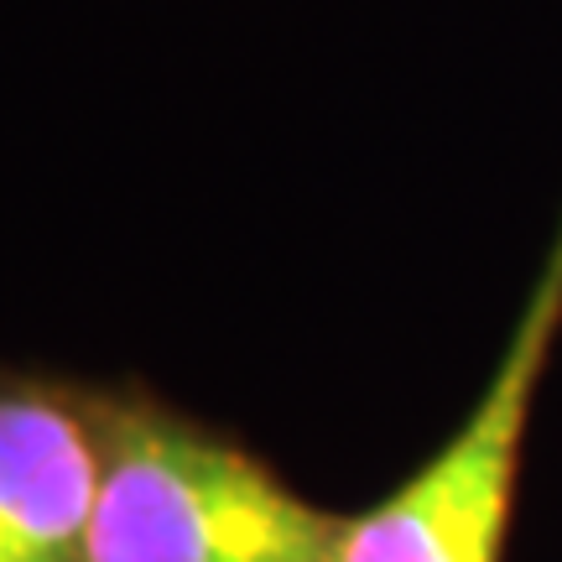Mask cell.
I'll use <instances>...</instances> for the list:
<instances>
[{
  "label": "cell",
  "instance_id": "6da1fadb",
  "mask_svg": "<svg viewBox=\"0 0 562 562\" xmlns=\"http://www.w3.org/2000/svg\"><path fill=\"white\" fill-rule=\"evenodd\" d=\"M100 495L83 562H334L344 516L146 381H94Z\"/></svg>",
  "mask_w": 562,
  "mask_h": 562
},
{
  "label": "cell",
  "instance_id": "7a4b0ae2",
  "mask_svg": "<svg viewBox=\"0 0 562 562\" xmlns=\"http://www.w3.org/2000/svg\"><path fill=\"white\" fill-rule=\"evenodd\" d=\"M562 339V214L469 417L381 501L344 516L334 562H505L531 406Z\"/></svg>",
  "mask_w": 562,
  "mask_h": 562
},
{
  "label": "cell",
  "instance_id": "3957f363",
  "mask_svg": "<svg viewBox=\"0 0 562 562\" xmlns=\"http://www.w3.org/2000/svg\"><path fill=\"white\" fill-rule=\"evenodd\" d=\"M94 495V381L0 360V562H83Z\"/></svg>",
  "mask_w": 562,
  "mask_h": 562
}]
</instances>
